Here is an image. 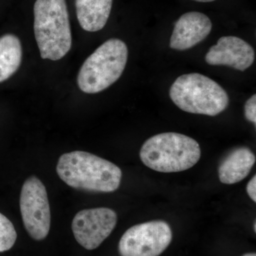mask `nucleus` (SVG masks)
Masks as SVG:
<instances>
[{"label":"nucleus","instance_id":"f257e3e1","mask_svg":"<svg viewBox=\"0 0 256 256\" xmlns=\"http://www.w3.org/2000/svg\"><path fill=\"white\" fill-rule=\"evenodd\" d=\"M58 176L70 188L90 192H112L122 180L120 168L84 151L62 154L56 166Z\"/></svg>","mask_w":256,"mask_h":256},{"label":"nucleus","instance_id":"f03ea898","mask_svg":"<svg viewBox=\"0 0 256 256\" xmlns=\"http://www.w3.org/2000/svg\"><path fill=\"white\" fill-rule=\"evenodd\" d=\"M35 38L43 60H58L72 48V32L65 0H36L34 6Z\"/></svg>","mask_w":256,"mask_h":256},{"label":"nucleus","instance_id":"7ed1b4c3","mask_svg":"<svg viewBox=\"0 0 256 256\" xmlns=\"http://www.w3.org/2000/svg\"><path fill=\"white\" fill-rule=\"evenodd\" d=\"M201 148L193 138L176 132L156 134L146 140L140 156L148 168L163 173L193 168L201 158Z\"/></svg>","mask_w":256,"mask_h":256},{"label":"nucleus","instance_id":"20e7f679","mask_svg":"<svg viewBox=\"0 0 256 256\" xmlns=\"http://www.w3.org/2000/svg\"><path fill=\"white\" fill-rule=\"evenodd\" d=\"M170 96L184 112L208 116H218L229 104L228 94L220 84L196 73L176 78L170 88Z\"/></svg>","mask_w":256,"mask_h":256},{"label":"nucleus","instance_id":"39448f33","mask_svg":"<svg viewBox=\"0 0 256 256\" xmlns=\"http://www.w3.org/2000/svg\"><path fill=\"white\" fill-rule=\"evenodd\" d=\"M127 45L118 38H110L92 54L79 72L78 85L82 92L98 94L117 82L128 62Z\"/></svg>","mask_w":256,"mask_h":256},{"label":"nucleus","instance_id":"423d86ee","mask_svg":"<svg viewBox=\"0 0 256 256\" xmlns=\"http://www.w3.org/2000/svg\"><path fill=\"white\" fill-rule=\"evenodd\" d=\"M172 232L164 220H152L133 226L121 237L120 256H159L172 240Z\"/></svg>","mask_w":256,"mask_h":256},{"label":"nucleus","instance_id":"0eeeda50","mask_svg":"<svg viewBox=\"0 0 256 256\" xmlns=\"http://www.w3.org/2000/svg\"><path fill=\"white\" fill-rule=\"evenodd\" d=\"M20 210L25 229L34 240L46 238L50 227V210L44 184L36 176L28 178L20 194Z\"/></svg>","mask_w":256,"mask_h":256},{"label":"nucleus","instance_id":"6e6552de","mask_svg":"<svg viewBox=\"0 0 256 256\" xmlns=\"http://www.w3.org/2000/svg\"><path fill=\"white\" fill-rule=\"evenodd\" d=\"M117 214L110 208L84 210L74 217L72 228L74 237L82 246L92 250L100 246L117 224Z\"/></svg>","mask_w":256,"mask_h":256},{"label":"nucleus","instance_id":"1a4fd4ad","mask_svg":"<svg viewBox=\"0 0 256 256\" xmlns=\"http://www.w3.org/2000/svg\"><path fill=\"white\" fill-rule=\"evenodd\" d=\"M212 66H227L244 72L254 64L255 52L246 42L236 36H223L212 46L205 57Z\"/></svg>","mask_w":256,"mask_h":256},{"label":"nucleus","instance_id":"9d476101","mask_svg":"<svg viewBox=\"0 0 256 256\" xmlns=\"http://www.w3.org/2000/svg\"><path fill=\"white\" fill-rule=\"evenodd\" d=\"M212 30V21L206 14L198 12L185 13L175 23L170 46L174 50H190L206 38Z\"/></svg>","mask_w":256,"mask_h":256},{"label":"nucleus","instance_id":"9b49d317","mask_svg":"<svg viewBox=\"0 0 256 256\" xmlns=\"http://www.w3.org/2000/svg\"><path fill=\"white\" fill-rule=\"evenodd\" d=\"M256 156L248 148L234 150L222 162L218 168L220 182L234 184L244 180L255 164Z\"/></svg>","mask_w":256,"mask_h":256},{"label":"nucleus","instance_id":"f8f14e48","mask_svg":"<svg viewBox=\"0 0 256 256\" xmlns=\"http://www.w3.org/2000/svg\"><path fill=\"white\" fill-rule=\"evenodd\" d=\"M112 5V0H76L80 26L87 32L100 31L108 20Z\"/></svg>","mask_w":256,"mask_h":256},{"label":"nucleus","instance_id":"ddd939ff","mask_svg":"<svg viewBox=\"0 0 256 256\" xmlns=\"http://www.w3.org/2000/svg\"><path fill=\"white\" fill-rule=\"evenodd\" d=\"M22 47L18 36L5 34L0 37V82L10 78L20 68Z\"/></svg>","mask_w":256,"mask_h":256},{"label":"nucleus","instance_id":"4468645a","mask_svg":"<svg viewBox=\"0 0 256 256\" xmlns=\"http://www.w3.org/2000/svg\"><path fill=\"white\" fill-rule=\"evenodd\" d=\"M18 234L9 218L0 213V252L10 250L16 242Z\"/></svg>","mask_w":256,"mask_h":256},{"label":"nucleus","instance_id":"2eb2a0df","mask_svg":"<svg viewBox=\"0 0 256 256\" xmlns=\"http://www.w3.org/2000/svg\"><path fill=\"white\" fill-rule=\"evenodd\" d=\"M246 118L249 122L256 124V96H252L245 104Z\"/></svg>","mask_w":256,"mask_h":256},{"label":"nucleus","instance_id":"dca6fc26","mask_svg":"<svg viewBox=\"0 0 256 256\" xmlns=\"http://www.w3.org/2000/svg\"><path fill=\"white\" fill-rule=\"evenodd\" d=\"M248 194L250 196L252 201L256 202V176H254L249 181L246 186Z\"/></svg>","mask_w":256,"mask_h":256},{"label":"nucleus","instance_id":"f3484780","mask_svg":"<svg viewBox=\"0 0 256 256\" xmlns=\"http://www.w3.org/2000/svg\"><path fill=\"white\" fill-rule=\"evenodd\" d=\"M193 1L198 2H214L216 0H193Z\"/></svg>","mask_w":256,"mask_h":256},{"label":"nucleus","instance_id":"a211bd4d","mask_svg":"<svg viewBox=\"0 0 256 256\" xmlns=\"http://www.w3.org/2000/svg\"><path fill=\"white\" fill-rule=\"evenodd\" d=\"M242 256H256V252H248Z\"/></svg>","mask_w":256,"mask_h":256},{"label":"nucleus","instance_id":"6ab92c4d","mask_svg":"<svg viewBox=\"0 0 256 256\" xmlns=\"http://www.w3.org/2000/svg\"><path fill=\"white\" fill-rule=\"evenodd\" d=\"M256 222H254V230H255V232H256Z\"/></svg>","mask_w":256,"mask_h":256}]
</instances>
